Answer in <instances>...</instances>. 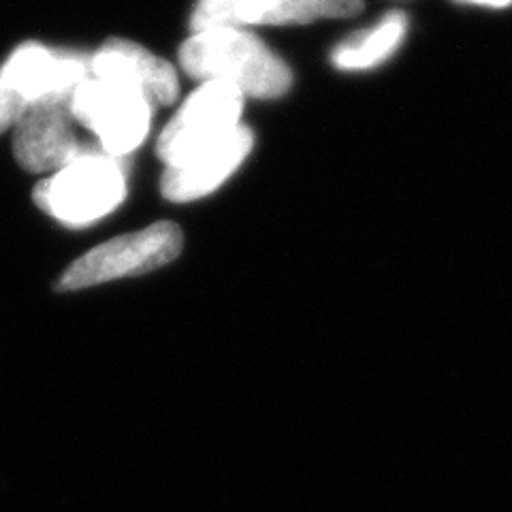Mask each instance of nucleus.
I'll return each mask as SVG.
<instances>
[{"label":"nucleus","instance_id":"3","mask_svg":"<svg viewBox=\"0 0 512 512\" xmlns=\"http://www.w3.org/2000/svg\"><path fill=\"white\" fill-rule=\"evenodd\" d=\"M184 246L182 229L175 222H154L137 233L114 237L79 256L60 276L56 288L62 293L96 284L141 276L178 259Z\"/></svg>","mask_w":512,"mask_h":512},{"label":"nucleus","instance_id":"8","mask_svg":"<svg viewBox=\"0 0 512 512\" xmlns=\"http://www.w3.org/2000/svg\"><path fill=\"white\" fill-rule=\"evenodd\" d=\"M254 146V135L248 126L239 124L231 135L214 146L190 156L178 167H167L160 178V192L171 203H188L212 192L227 182L242 167Z\"/></svg>","mask_w":512,"mask_h":512},{"label":"nucleus","instance_id":"13","mask_svg":"<svg viewBox=\"0 0 512 512\" xmlns=\"http://www.w3.org/2000/svg\"><path fill=\"white\" fill-rule=\"evenodd\" d=\"M459 3L483 5V7H491V9H506L512 5V0H459Z\"/></svg>","mask_w":512,"mask_h":512},{"label":"nucleus","instance_id":"12","mask_svg":"<svg viewBox=\"0 0 512 512\" xmlns=\"http://www.w3.org/2000/svg\"><path fill=\"white\" fill-rule=\"evenodd\" d=\"M235 0H199L192 11L190 28L192 32H203L212 28L233 26Z\"/></svg>","mask_w":512,"mask_h":512},{"label":"nucleus","instance_id":"1","mask_svg":"<svg viewBox=\"0 0 512 512\" xmlns=\"http://www.w3.org/2000/svg\"><path fill=\"white\" fill-rule=\"evenodd\" d=\"M180 64L199 82L227 84L252 99H280L293 84L288 64L237 26L195 32L180 47Z\"/></svg>","mask_w":512,"mask_h":512},{"label":"nucleus","instance_id":"7","mask_svg":"<svg viewBox=\"0 0 512 512\" xmlns=\"http://www.w3.org/2000/svg\"><path fill=\"white\" fill-rule=\"evenodd\" d=\"M71 94L47 96L30 105L13 124V154L26 171H58L82 148L73 131Z\"/></svg>","mask_w":512,"mask_h":512},{"label":"nucleus","instance_id":"9","mask_svg":"<svg viewBox=\"0 0 512 512\" xmlns=\"http://www.w3.org/2000/svg\"><path fill=\"white\" fill-rule=\"evenodd\" d=\"M90 73L96 79L139 90L154 107L171 105L180 92L171 62L126 39L105 41L90 58Z\"/></svg>","mask_w":512,"mask_h":512},{"label":"nucleus","instance_id":"10","mask_svg":"<svg viewBox=\"0 0 512 512\" xmlns=\"http://www.w3.org/2000/svg\"><path fill=\"white\" fill-rule=\"evenodd\" d=\"M361 11L363 0H235L233 26H293L352 18Z\"/></svg>","mask_w":512,"mask_h":512},{"label":"nucleus","instance_id":"5","mask_svg":"<svg viewBox=\"0 0 512 512\" xmlns=\"http://www.w3.org/2000/svg\"><path fill=\"white\" fill-rule=\"evenodd\" d=\"M73 118L99 139V148L124 158L150 133L154 105L139 90L86 77L71 94Z\"/></svg>","mask_w":512,"mask_h":512},{"label":"nucleus","instance_id":"11","mask_svg":"<svg viewBox=\"0 0 512 512\" xmlns=\"http://www.w3.org/2000/svg\"><path fill=\"white\" fill-rule=\"evenodd\" d=\"M408 18L402 11H391L372 26L333 47L331 62L340 71H367L387 62L404 43Z\"/></svg>","mask_w":512,"mask_h":512},{"label":"nucleus","instance_id":"2","mask_svg":"<svg viewBox=\"0 0 512 512\" xmlns=\"http://www.w3.org/2000/svg\"><path fill=\"white\" fill-rule=\"evenodd\" d=\"M32 197L45 214L67 227H88L118 210L126 197L122 158L82 146L69 165L35 188Z\"/></svg>","mask_w":512,"mask_h":512},{"label":"nucleus","instance_id":"6","mask_svg":"<svg viewBox=\"0 0 512 512\" xmlns=\"http://www.w3.org/2000/svg\"><path fill=\"white\" fill-rule=\"evenodd\" d=\"M246 96L233 86L203 82L160 133L156 152L167 167H178L190 156L214 146L239 126Z\"/></svg>","mask_w":512,"mask_h":512},{"label":"nucleus","instance_id":"4","mask_svg":"<svg viewBox=\"0 0 512 512\" xmlns=\"http://www.w3.org/2000/svg\"><path fill=\"white\" fill-rule=\"evenodd\" d=\"M90 73V58L54 52L28 41L0 67V133L20 120L24 111L47 96L71 94Z\"/></svg>","mask_w":512,"mask_h":512}]
</instances>
